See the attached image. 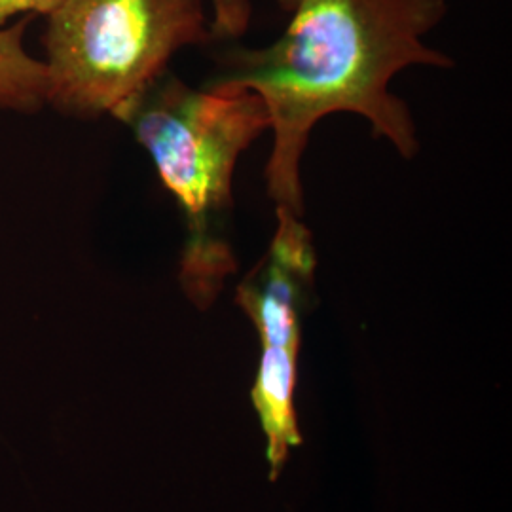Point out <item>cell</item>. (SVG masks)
Instances as JSON below:
<instances>
[{"mask_svg":"<svg viewBox=\"0 0 512 512\" xmlns=\"http://www.w3.org/2000/svg\"><path fill=\"white\" fill-rule=\"evenodd\" d=\"M29 16L0 29V110L37 114L46 107V69L25 48Z\"/></svg>","mask_w":512,"mask_h":512,"instance_id":"5b68a950","label":"cell"},{"mask_svg":"<svg viewBox=\"0 0 512 512\" xmlns=\"http://www.w3.org/2000/svg\"><path fill=\"white\" fill-rule=\"evenodd\" d=\"M69 0H0V29L27 16H52Z\"/></svg>","mask_w":512,"mask_h":512,"instance_id":"8992f818","label":"cell"},{"mask_svg":"<svg viewBox=\"0 0 512 512\" xmlns=\"http://www.w3.org/2000/svg\"><path fill=\"white\" fill-rule=\"evenodd\" d=\"M251 0H69L46 18V107L118 118L190 46L245 33Z\"/></svg>","mask_w":512,"mask_h":512,"instance_id":"3957f363","label":"cell"},{"mask_svg":"<svg viewBox=\"0 0 512 512\" xmlns=\"http://www.w3.org/2000/svg\"><path fill=\"white\" fill-rule=\"evenodd\" d=\"M116 120L128 124L183 211L181 281L198 304L238 268L232 247L234 173L270 129L264 101L247 90H194L165 73Z\"/></svg>","mask_w":512,"mask_h":512,"instance_id":"7a4b0ae2","label":"cell"},{"mask_svg":"<svg viewBox=\"0 0 512 512\" xmlns=\"http://www.w3.org/2000/svg\"><path fill=\"white\" fill-rule=\"evenodd\" d=\"M289 16L264 48L220 57L207 88L247 90L264 101L274 143L266 188L275 207L304 215L300 162L315 124L330 114H359L376 137L412 160L420 141L412 112L389 92L393 76L454 59L423 42L448 14V0H275Z\"/></svg>","mask_w":512,"mask_h":512,"instance_id":"6da1fadb","label":"cell"},{"mask_svg":"<svg viewBox=\"0 0 512 512\" xmlns=\"http://www.w3.org/2000/svg\"><path fill=\"white\" fill-rule=\"evenodd\" d=\"M296 357L298 348L262 346L253 387V403L268 437V459L274 475L287 458L289 448L300 444L293 408Z\"/></svg>","mask_w":512,"mask_h":512,"instance_id":"277c9868","label":"cell"}]
</instances>
